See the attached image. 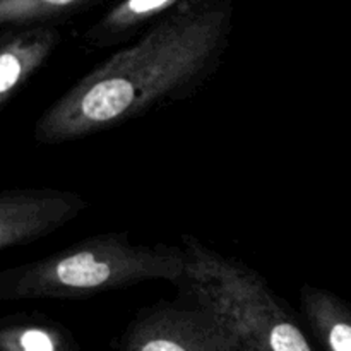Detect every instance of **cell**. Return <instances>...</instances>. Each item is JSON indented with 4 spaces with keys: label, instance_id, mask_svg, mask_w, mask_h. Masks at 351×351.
<instances>
[{
    "label": "cell",
    "instance_id": "6da1fadb",
    "mask_svg": "<svg viewBox=\"0 0 351 351\" xmlns=\"http://www.w3.org/2000/svg\"><path fill=\"white\" fill-rule=\"evenodd\" d=\"M230 29L228 2L191 0L79 79L38 119L34 137L82 139L191 95L218 67Z\"/></svg>",
    "mask_w": 351,
    "mask_h": 351
},
{
    "label": "cell",
    "instance_id": "7a4b0ae2",
    "mask_svg": "<svg viewBox=\"0 0 351 351\" xmlns=\"http://www.w3.org/2000/svg\"><path fill=\"white\" fill-rule=\"evenodd\" d=\"M185 267L182 247L139 245L127 233H101L0 271V302L84 298L153 280L180 285Z\"/></svg>",
    "mask_w": 351,
    "mask_h": 351
},
{
    "label": "cell",
    "instance_id": "3957f363",
    "mask_svg": "<svg viewBox=\"0 0 351 351\" xmlns=\"http://www.w3.org/2000/svg\"><path fill=\"white\" fill-rule=\"evenodd\" d=\"M182 240L187 267L178 287L189 302L211 312L250 351H315L261 274L194 237Z\"/></svg>",
    "mask_w": 351,
    "mask_h": 351
},
{
    "label": "cell",
    "instance_id": "277c9868",
    "mask_svg": "<svg viewBox=\"0 0 351 351\" xmlns=\"http://www.w3.org/2000/svg\"><path fill=\"white\" fill-rule=\"evenodd\" d=\"M120 351H250L211 312L192 302L144 308L127 326Z\"/></svg>",
    "mask_w": 351,
    "mask_h": 351
},
{
    "label": "cell",
    "instance_id": "5b68a950",
    "mask_svg": "<svg viewBox=\"0 0 351 351\" xmlns=\"http://www.w3.org/2000/svg\"><path fill=\"white\" fill-rule=\"evenodd\" d=\"M88 208L89 202L71 191L14 189L0 192V250L50 235Z\"/></svg>",
    "mask_w": 351,
    "mask_h": 351
},
{
    "label": "cell",
    "instance_id": "8992f818",
    "mask_svg": "<svg viewBox=\"0 0 351 351\" xmlns=\"http://www.w3.org/2000/svg\"><path fill=\"white\" fill-rule=\"evenodd\" d=\"M58 41V31L45 24L0 33V106L47 62Z\"/></svg>",
    "mask_w": 351,
    "mask_h": 351
},
{
    "label": "cell",
    "instance_id": "52a82bcc",
    "mask_svg": "<svg viewBox=\"0 0 351 351\" xmlns=\"http://www.w3.org/2000/svg\"><path fill=\"white\" fill-rule=\"evenodd\" d=\"M302 311L312 332L328 351H351V307L338 295L305 285Z\"/></svg>",
    "mask_w": 351,
    "mask_h": 351
},
{
    "label": "cell",
    "instance_id": "ba28073f",
    "mask_svg": "<svg viewBox=\"0 0 351 351\" xmlns=\"http://www.w3.org/2000/svg\"><path fill=\"white\" fill-rule=\"evenodd\" d=\"M191 0H122L88 31L86 41L93 47H108L123 40L141 26L167 17Z\"/></svg>",
    "mask_w": 351,
    "mask_h": 351
},
{
    "label": "cell",
    "instance_id": "9c48e42d",
    "mask_svg": "<svg viewBox=\"0 0 351 351\" xmlns=\"http://www.w3.org/2000/svg\"><path fill=\"white\" fill-rule=\"evenodd\" d=\"M0 351H77L71 332L38 315L0 319Z\"/></svg>",
    "mask_w": 351,
    "mask_h": 351
},
{
    "label": "cell",
    "instance_id": "30bf717a",
    "mask_svg": "<svg viewBox=\"0 0 351 351\" xmlns=\"http://www.w3.org/2000/svg\"><path fill=\"white\" fill-rule=\"evenodd\" d=\"M96 0H0V27L41 26L45 21L82 9Z\"/></svg>",
    "mask_w": 351,
    "mask_h": 351
}]
</instances>
